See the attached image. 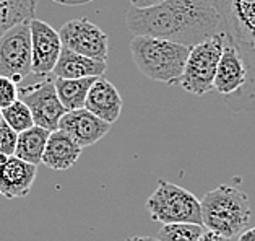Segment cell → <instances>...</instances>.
<instances>
[{"label": "cell", "mask_w": 255, "mask_h": 241, "mask_svg": "<svg viewBox=\"0 0 255 241\" xmlns=\"http://www.w3.org/2000/svg\"><path fill=\"white\" fill-rule=\"evenodd\" d=\"M126 24L133 36H153L195 46L221 31L216 0H163L148 8L130 7Z\"/></svg>", "instance_id": "cell-1"}, {"label": "cell", "mask_w": 255, "mask_h": 241, "mask_svg": "<svg viewBox=\"0 0 255 241\" xmlns=\"http://www.w3.org/2000/svg\"><path fill=\"white\" fill-rule=\"evenodd\" d=\"M226 41L241 54L247 69L242 90L226 101L233 111H246L255 101V0H216Z\"/></svg>", "instance_id": "cell-2"}, {"label": "cell", "mask_w": 255, "mask_h": 241, "mask_svg": "<svg viewBox=\"0 0 255 241\" xmlns=\"http://www.w3.org/2000/svg\"><path fill=\"white\" fill-rule=\"evenodd\" d=\"M190 47L153 36H133L130 54L143 75L154 82L176 85L182 75Z\"/></svg>", "instance_id": "cell-3"}, {"label": "cell", "mask_w": 255, "mask_h": 241, "mask_svg": "<svg viewBox=\"0 0 255 241\" xmlns=\"http://www.w3.org/2000/svg\"><path fill=\"white\" fill-rule=\"evenodd\" d=\"M200 210L202 225L229 240L247 228L251 220L249 196L228 184L208 191L200 201Z\"/></svg>", "instance_id": "cell-4"}, {"label": "cell", "mask_w": 255, "mask_h": 241, "mask_svg": "<svg viewBox=\"0 0 255 241\" xmlns=\"http://www.w3.org/2000/svg\"><path fill=\"white\" fill-rule=\"evenodd\" d=\"M225 41L226 34L221 29V31L190 47L182 75L179 78V85L187 93L203 96L210 90H213L215 72L218 62H220Z\"/></svg>", "instance_id": "cell-5"}, {"label": "cell", "mask_w": 255, "mask_h": 241, "mask_svg": "<svg viewBox=\"0 0 255 241\" xmlns=\"http://www.w3.org/2000/svg\"><path fill=\"white\" fill-rule=\"evenodd\" d=\"M146 209L151 219L159 224H200V201L190 191L177 184L158 179L154 193L148 197Z\"/></svg>", "instance_id": "cell-6"}, {"label": "cell", "mask_w": 255, "mask_h": 241, "mask_svg": "<svg viewBox=\"0 0 255 241\" xmlns=\"http://www.w3.org/2000/svg\"><path fill=\"white\" fill-rule=\"evenodd\" d=\"M31 73L29 20L20 21L0 34V75L21 82Z\"/></svg>", "instance_id": "cell-7"}, {"label": "cell", "mask_w": 255, "mask_h": 241, "mask_svg": "<svg viewBox=\"0 0 255 241\" xmlns=\"http://www.w3.org/2000/svg\"><path fill=\"white\" fill-rule=\"evenodd\" d=\"M18 98L29 108L34 126L44 127L47 131L57 129L62 114L67 111L57 96L54 78L49 75L39 77L36 83L20 88Z\"/></svg>", "instance_id": "cell-8"}, {"label": "cell", "mask_w": 255, "mask_h": 241, "mask_svg": "<svg viewBox=\"0 0 255 241\" xmlns=\"http://www.w3.org/2000/svg\"><path fill=\"white\" fill-rule=\"evenodd\" d=\"M62 47L73 52L83 54L86 57L108 60L109 38L101 28L90 21L88 18H75L67 21L59 31Z\"/></svg>", "instance_id": "cell-9"}, {"label": "cell", "mask_w": 255, "mask_h": 241, "mask_svg": "<svg viewBox=\"0 0 255 241\" xmlns=\"http://www.w3.org/2000/svg\"><path fill=\"white\" fill-rule=\"evenodd\" d=\"M29 34H31V73L36 77L51 75L55 62H57L62 42L59 31L49 23L31 18L29 20Z\"/></svg>", "instance_id": "cell-10"}, {"label": "cell", "mask_w": 255, "mask_h": 241, "mask_svg": "<svg viewBox=\"0 0 255 241\" xmlns=\"http://www.w3.org/2000/svg\"><path fill=\"white\" fill-rule=\"evenodd\" d=\"M109 122L99 119L86 108L65 111L62 114L57 129L67 132L80 147H91L111 131Z\"/></svg>", "instance_id": "cell-11"}, {"label": "cell", "mask_w": 255, "mask_h": 241, "mask_svg": "<svg viewBox=\"0 0 255 241\" xmlns=\"http://www.w3.org/2000/svg\"><path fill=\"white\" fill-rule=\"evenodd\" d=\"M38 173V166L23 162L15 155L0 160V196L18 199L29 194Z\"/></svg>", "instance_id": "cell-12"}, {"label": "cell", "mask_w": 255, "mask_h": 241, "mask_svg": "<svg viewBox=\"0 0 255 241\" xmlns=\"http://www.w3.org/2000/svg\"><path fill=\"white\" fill-rule=\"evenodd\" d=\"M247 82V69L242 60L241 54L236 51L231 42L225 41L223 52L218 62L215 78H213V90L223 96H233L242 90V86Z\"/></svg>", "instance_id": "cell-13"}, {"label": "cell", "mask_w": 255, "mask_h": 241, "mask_svg": "<svg viewBox=\"0 0 255 241\" xmlns=\"http://www.w3.org/2000/svg\"><path fill=\"white\" fill-rule=\"evenodd\" d=\"M122 106L124 101L119 90L104 75L96 77L88 90L83 108L98 116L99 119L114 124L122 113Z\"/></svg>", "instance_id": "cell-14"}, {"label": "cell", "mask_w": 255, "mask_h": 241, "mask_svg": "<svg viewBox=\"0 0 255 241\" xmlns=\"http://www.w3.org/2000/svg\"><path fill=\"white\" fill-rule=\"evenodd\" d=\"M80 155H82V147L67 132L55 129L47 137L41 163L54 171H65L78 162Z\"/></svg>", "instance_id": "cell-15"}, {"label": "cell", "mask_w": 255, "mask_h": 241, "mask_svg": "<svg viewBox=\"0 0 255 241\" xmlns=\"http://www.w3.org/2000/svg\"><path fill=\"white\" fill-rule=\"evenodd\" d=\"M106 69H108V64L104 60L86 57L83 54L73 52L70 49L62 47L52 73L54 77H62V78H83V77L104 75Z\"/></svg>", "instance_id": "cell-16"}, {"label": "cell", "mask_w": 255, "mask_h": 241, "mask_svg": "<svg viewBox=\"0 0 255 241\" xmlns=\"http://www.w3.org/2000/svg\"><path fill=\"white\" fill-rule=\"evenodd\" d=\"M49 134H51V131L39 126H31L26 131L18 132L13 155L23 160V162L38 166L41 163Z\"/></svg>", "instance_id": "cell-17"}, {"label": "cell", "mask_w": 255, "mask_h": 241, "mask_svg": "<svg viewBox=\"0 0 255 241\" xmlns=\"http://www.w3.org/2000/svg\"><path fill=\"white\" fill-rule=\"evenodd\" d=\"M96 77H83V78H54V86L57 91V96L67 111L80 109L85 106L86 95L91 83Z\"/></svg>", "instance_id": "cell-18"}, {"label": "cell", "mask_w": 255, "mask_h": 241, "mask_svg": "<svg viewBox=\"0 0 255 241\" xmlns=\"http://www.w3.org/2000/svg\"><path fill=\"white\" fill-rule=\"evenodd\" d=\"M36 0H0V34L10 26L34 18Z\"/></svg>", "instance_id": "cell-19"}, {"label": "cell", "mask_w": 255, "mask_h": 241, "mask_svg": "<svg viewBox=\"0 0 255 241\" xmlns=\"http://www.w3.org/2000/svg\"><path fill=\"white\" fill-rule=\"evenodd\" d=\"M0 116H2V121L5 124H8L16 134L26 131L31 126H34L29 108L20 100V98L15 100L11 104H8V106L0 109Z\"/></svg>", "instance_id": "cell-20"}, {"label": "cell", "mask_w": 255, "mask_h": 241, "mask_svg": "<svg viewBox=\"0 0 255 241\" xmlns=\"http://www.w3.org/2000/svg\"><path fill=\"white\" fill-rule=\"evenodd\" d=\"M205 232L200 224H164L158 233V241H197Z\"/></svg>", "instance_id": "cell-21"}, {"label": "cell", "mask_w": 255, "mask_h": 241, "mask_svg": "<svg viewBox=\"0 0 255 241\" xmlns=\"http://www.w3.org/2000/svg\"><path fill=\"white\" fill-rule=\"evenodd\" d=\"M16 135L18 134L8 124L0 121V160L15 153Z\"/></svg>", "instance_id": "cell-22"}, {"label": "cell", "mask_w": 255, "mask_h": 241, "mask_svg": "<svg viewBox=\"0 0 255 241\" xmlns=\"http://www.w3.org/2000/svg\"><path fill=\"white\" fill-rule=\"evenodd\" d=\"M18 100V88L13 80L0 75V109Z\"/></svg>", "instance_id": "cell-23"}, {"label": "cell", "mask_w": 255, "mask_h": 241, "mask_svg": "<svg viewBox=\"0 0 255 241\" xmlns=\"http://www.w3.org/2000/svg\"><path fill=\"white\" fill-rule=\"evenodd\" d=\"M197 241H229V238H225V237H221V235L213 233L210 230H205Z\"/></svg>", "instance_id": "cell-24"}, {"label": "cell", "mask_w": 255, "mask_h": 241, "mask_svg": "<svg viewBox=\"0 0 255 241\" xmlns=\"http://www.w3.org/2000/svg\"><path fill=\"white\" fill-rule=\"evenodd\" d=\"M163 0H130L132 7L135 8H148V7H154V5L161 3Z\"/></svg>", "instance_id": "cell-25"}, {"label": "cell", "mask_w": 255, "mask_h": 241, "mask_svg": "<svg viewBox=\"0 0 255 241\" xmlns=\"http://www.w3.org/2000/svg\"><path fill=\"white\" fill-rule=\"evenodd\" d=\"M238 241H255V227L244 228V230L238 235Z\"/></svg>", "instance_id": "cell-26"}, {"label": "cell", "mask_w": 255, "mask_h": 241, "mask_svg": "<svg viewBox=\"0 0 255 241\" xmlns=\"http://www.w3.org/2000/svg\"><path fill=\"white\" fill-rule=\"evenodd\" d=\"M55 3H60V5H67V7H77V5H86V3H91L95 0H52Z\"/></svg>", "instance_id": "cell-27"}, {"label": "cell", "mask_w": 255, "mask_h": 241, "mask_svg": "<svg viewBox=\"0 0 255 241\" xmlns=\"http://www.w3.org/2000/svg\"><path fill=\"white\" fill-rule=\"evenodd\" d=\"M126 241H158L156 237H130Z\"/></svg>", "instance_id": "cell-28"}, {"label": "cell", "mask_w": 255, "mask_h": 241, "mask_svg": "<svg viewBox=\"0 0 255 241\" xmlns=\"http://www.w3.org/2000/svg\"><path fill=\"white\" fill-rule=\"evenodd\" d=\"M0 121H2V116H0Z\"/></svg>", "instance_id": "cell-29"}]
</instances>
